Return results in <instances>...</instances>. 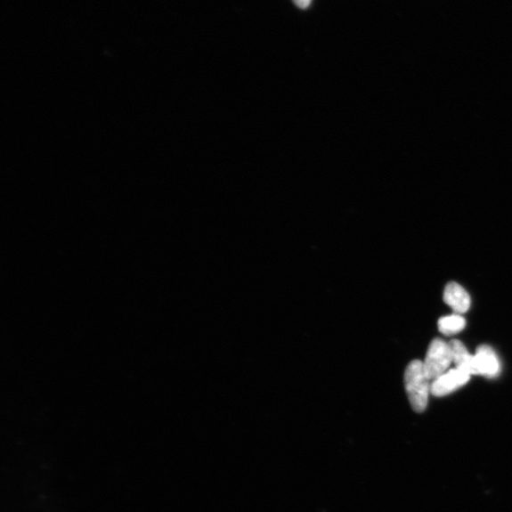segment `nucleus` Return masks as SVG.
<instances>
[{
	"mask_svg": "<svg viewBox=\"0 0 512 512\" xmlns=\"http://www.w3.org/2000/svg\"><path fill=\"white\" fill-rule=\"evenodd\" d=\"M404 386L414 411L422 413L428 404L431 385L421 361L415 360L408 364L404 373Z\"/></svg>",
	"mask_w": 512,
	"mask_h": 512,
	"instance_id": "nucleus-1",
	"label": "nucleus"
},
{
	"mask_svg": "<svg viewBox=\"0 0 512 512\" xmlns=\"http://www.w3.org/2000/svg\"><path fill=\"white\" fill-rule=\"evenodd\" d=\"M451 362L449 344L436 338L429 345L426 361L423 362L424 371L430 380H434L447 372Z\"/></svg>",
	"mask_w": 512,
	"mask_h": 512,
	"instance_id": "nucleus-2",
	"label": "nucleus"
},
{
	"mask_svg": "<svg viewBox=\"0 0 512 512\" xmlns=\"http://www.w3.org/2000/svg\"><path fill=\"white\" fill-rule=\"evenodd\" d=\"M471 375L466 371L455 369L444 373L433 380L430 392L435 397H444L469 382Z\"/></svg>",
	"mask_w": 512,
	"mask_h": 512,
	"instance_id": "nucleus-3",
	"label": "nucleus"
},
{
	"mask_svg": "<svg viewBox=\"0 0 512 512\" xmlns=\"http://www.w3.org/2000/svg\"><path fill=\"white\" fill-rule=\"evenodd\" d=\"M475 375H482L490 378L500 374L501 364L495 351L487 345L477 347L474 356Z\"/></svg>",
	"mask_w": 512,
	"mask_h": 512,
	"instance_id": "nucleus-4",
	"label": "nucleus"
},
{
	"mask_svg": "<svg viewBox=\"0 0 512 512\" xmlns=\"http://www.w3.org/2000/svg\"><path fill=\"white\" fill-rule=\"evenodd\" d=\"M444 302L457 314H464L470 310L471 297L466 289L456 282L447 284L443 294Z\"/></svg>",
	"mask_w": 512,
	"mask_h": 512,
	"instance_id": "nucleus-5",
	"label": "nucleus"
},
{
	"mask_svg": "<svg viewBox=\"0 0 512 512\" xmlns=\"http://www.w3.org/2000/svg\"><path fill=\"white\" fill-rule=\"evenodd\" d=\"M449 346L452 362L456 363L457 368L471 376L475 375L474 356L469 354L465 345L458 340H451Z\"/></svg>",
	"mask_w": 512,
	"mask_h": 512,
	"instance_id": "nucleus-6",
	"label": "nucleus"
},
{
	"mask_svg": "<svg viewBox=\"0 0 512 512\" xmlns=\"http://www.w3.org/2000/svg\"><path fill=\"white\" fill-rule=\"evenodd\" d=\"M466 327V320L460 314L445 316L438 321V329L446 335L451 336L459 333Z\"/></svg>",
	"mask_w": 512,
	"mask_h": 512,
	"instance_id": "nucleus-7",
	"label": "nucleus"
},
{
	"mask_svg": "<svg viewBox=\"0 0 512 512\" xmlns=\"http://www.w3.org/2000/svg\"><path fill=\"white\" fill-rule=\"evenodd\" d=\"M292 2L301 9H305L312 4V0H292Z\"/></svg>",
	"mask_w": 512,
	"mask_h": 512,
	"instance_id": "nucleus-8",
	"label": "nucleus"
}]
</instances>
